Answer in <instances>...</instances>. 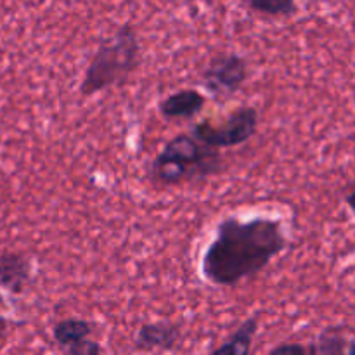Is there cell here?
Returning a JSON list of instances; mask_svg holds the SVG:
<instances>
[{"mask_svg": "<svg viewBox=\"0 0 355 355\" xmlns=\"http://www.w3.org/2000/svg\"><path fill=\"white\" fill-rule=\"evenodd\" d=\"M259 326L260 314L250 315L224 343L211 350V355H252V347L259 333Z\"/></svg>", "mask_w": 355, "mask_h": 355, "instance_id": "obj_10", "label": "cell"}, {"mask_svg": "<svg viewBox=\"0 0 355 355\" xmlns=\"http://www.w3.org/2000/svg\"><path fill=\"white\" fill-rule=\"evenodd\" d=\"M180 326L172 321L144 322L134 336V347L139 352H168L180 340Z\"/></svg>", "mask_w": 355, "mask_h": 355, "instance_id": "obj_7", "label": "cell"}, {"mask_svg": "<svg viewBox=\"0 0 355 355\" xmlns=\"http://www.w3.org/2000/svg\"><path fill=\"white\" fill-rule=\"evenodd\" d=\"M224 170L220 151L200 144L189 132H184L165 142L153 159L149 177L163 186H177L218 175Z\"/></svg>", "mask_w": 355, "mask_h": 355, "instance_id": "obj_3", "label": "cell"}, {"mask_svg": "<svg viewBox=\"0 0 355 355\" xmlns=\"http://www.w3.org/2000/svg\"><path fill=\"white\" fill-rule=\"evenodd\" d=\"M6 331H7V321L3 318H0V340L3 338Z\"/></svg>", "mask_w": 355, "mask_h": 355, "instance_id": "obj_15", "label": "cell"}, {"mask_svg": "<svg viewBox=\"0 0 355 355\" xmlns=\"http://www.w3.org/2000/svg\"><path fill=\"white\" fill-rule=\"evenodd\" d=\"M33 277V262L19 252L0 253V290L10 295H23Z\"/></svg>", "mask_w": 355, "mask_h": 355, "instance_id": "obj_8", "label": "cell"}, {"mask_svg": "<svg viewBox=\"0 0 355 355\" xmlns=\"http://www.w3.org/2000/svg\"><path fill=\"white\" fill-rule=\"evenodd\" d=\"M94 328L96 326L92 321H87L82 318H66L55 322L54 328H52V338L59 349L66 350L68 347L75 345L82 340L90 338Z\"/></svg>", "mask_w": 355, "mask_h": 355, "instance_id": "obj_11", "label": "cell"}, {"mask_svg": "<svg viewBox=\"0 0 355 355\" xmlns=\"http://www.w3.org/2000/svg\"><path fill=\"white\" fill-rule=\"evenodd\" d=\"M349 342L338 328H328L311 343L284 342L267 355H347Z\"/></svg>", "mask_w": 355, "mask_h": 355, "instance_id": "obj_6", "label": "cell"}, {"mask_svg": "<svg viewBox=\"0 0 355 355\" xmlns=\"http://www.w3.org/2000/svg\"><path fill=\"white\" fill-rule=\"evenodd\" d=\"M259 121L260 113L255 106H238L218 121H196L189 134L200 144L214 151H222V149L238 148L255 137L259 130Z\"/></svg>", "mask_w": 355, "mask_h": 355, "instance_id": "obj_4", "label": "cell"}, {"mask_svg": "<svg viewBox=\"0 0 355 355\" xmlns=\"http://www.w3.org/2000/svg\"><path fill=\"white\" fill-rule=\"evenodd\" d=\"M207 104V96L198 89H180L159 101L158 111L166 120H193Z\"/></svg>", "mask_w": 355, "mask_h": 355, "instance_id": "obj_9", "label": "cell"}, {"mask_svg": "<svg viewBox=\"0 0 355 355\" xmlns=\"http://www.w3.org/2000/svg\"><path fill=\"white\" fill-rule=\"evenodd\" d=\"M347 205H349V208L350 210H352V214H354V217H355V191H352V193L349 194V196H347Z\"/></svg>", "mask_w": 355, "mask_h": 355, "instance_id": "obj_14", "label": "cell"}, {"mask_svg": "<svg viewBox=\"0 0 355 355\" xmlns=\"http://www.w3.org/2000/svg\"><path fill=\"white\" fill-rule=\"evenodd\" d=\"M243 6L252 10V12L276 17L293 16L298 10V6L293 0H246Z\"/></svg>", "mask_w": 355, "mask_h": 355, "instance_id": "obj_12", "label": "cell"}, {"mask_svg": "<svg viewBox=\"0 0 355 355\" xmlns=\"http://www.w3.org/2000/svg\"><path fill=\"white\" fill-rule=\"evenodd\" d=\"M250 76L248 61L238 52H218L201 73V83L214 99L225 101L234 96Z\"/></svg>", "mask_w": 355, "mask_h": 355, "instance_id": "obj_5", "label": "cell"}, {"mask_svg": "<svg viewBox=\"0 0 355 355\" xmlns=\"http://www.w3.org/2000/svg\"><path fill=\"white\" fill-rule=\"evenodd\" d=\"M286 246L281 218L231 215L218 222L201 259V274L214 286H236L266 270Z\"/></svg>", "mask_w": 355, "mask_h": 355, "instance_id": "obj_1", "label": "cell"}, {"mask_svg": "<svg viewBox=\"0 0 355 355\" xmlns=\"http://www.w3.org/2000/svg\"><path fill=\"white\" fill-rule=\"evenodd\" d=\"M347 355H355V342L349 343V347H347Z\"/></svg>", "mask_w": 355, "mask_h": 355, "instance_id": "obj_16", "label": "cell"}, {"mask_svg": "<svg viewBox=\"0 0 355 355\" xmlns=\"http://www.w3.org/2000/svg\"><path fill=\"white\" fill-rule=\"evenodd\" d=\"M142 62V45L137 28L130 23L120 24L107 38H103L90 55L80 94L96 96L111 87L127 82Z\"/></svg>", "mask_w": 355, "mask_h": 355, "instance_id": "obj_2", "label": "cell"}, {"mask_svg": "<svg viewBox=\"0 0 355 355\" xmlns=\"http://www.w3.org/2000/svg\"><path fill=\"white\" fill-rule=\"evenodd\" d=\"M66 355H103V347L97 340H82L64 350Z\"/></svg>", "mask_w": 355, "mask_h": 355, "instance_id": "obj_13", "label": "cell"}]
</instances>
